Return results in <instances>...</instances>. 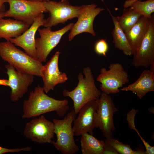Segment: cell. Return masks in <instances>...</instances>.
Returning a JSON list of instances; mask_svg holds the SVG:
<instances>
[{"instance_id":"cell-23","label":"cell","mask_w":154,"mask_h":154,"mask_svg":"<svg viewBox=\"0 0 154 154\" xmlns=\"http://www.w3.org/2000/svg\"><path fill=\"white\" fill-rule=\"evenodd\" d=\"M125 9L121 16L116 17L117 23L125 33L128 32L142 16L130 7Z\"/></svg>"},{"instance_id":"cell-14","label":"cell","mask_w":154,"mask_h":154,"mask_svg":"<svg viewBox=\"0 0 154 154\" xmlns=\"http://www.w3.org/2000/svg\"><path fill=\"white\" fill-rule=\"evenodd\" d=\"M97 100L90 101L80 109L77 117L74 121L72 130L74 136H79L85 133L93 134L96 127Z\"/></svg>"},{"instance_id":"cell-24","label":"cell","mask_w":154,"mask_h":154,"mask_svg":"<svg viewBox=\"0 0 154 154\" xmlns=\"http://www.w3.org/2000/svg\"><path fill=\"white\" fill-rule=\"evenodd\" d=\"M106 139L118 154H136L135 150L132 149L129 145L123 143L113 138Z\"/></svg>"},{"instance_id":"cell-9","label":"cell","mask_w":154,"mask_h":154,"mask_svg":"<svg viewBox=\"0 0 154 154\" xmlns=\"http://www.w3.org/2000/svg\"><path fill=\"white\" fill-rule=\"evenodd\" d=\"M73 25V23H70L56 31H52L50 27L38 29V31L40 37L35 39L37 58L42 63L45 62L50 52L59 43L63 35L71 29Z\"/></svg>"},{"instance_id":"cell-19","label":"cell","mask_w":154,"mask_h":154,"mask_svg":"<svg viewBox=\"0 0 154 154\" xmlns=\"http://www.w3.org/2000/svg\"><path fill=\"white\" fill-rule=\"evenodd\" d=\"M30 25L22 21L10 19H0V38L10 41L21 35Z\"/></svg>"},{"instance_id":"cell-30","label":"cell","mask_w":154,"mask_h":154,"mask_svg":"<svg viewBox=\"0 0 154 154\" xmlns=\"http://www.w3.org/2000/svg\"><path fill=\"white\" fill-rule=\"evenodd\" d=\"M0 85L8 86V80L0 79Z\"/></svg>"},{"instance_id":"cell-12","label":"cell","mask_w":154,"mask_h":154,"mask_svg":"<svg viewBox=\"0 0 154 154\" xmlns=\"http://www.w3.org/2000/svg\"><path fill=\"white\" fill-rule=\"evenodd\" d=\"M77 17L78 20L71 29L68 35L69 41H71L76 36L83 33H88L95 36L93 23L96 17L104 9L97 7L94 3L83 5Z\"/></svg>"},{"instance_id":"cell-1","label":"cell","mask_w":154,"mask_h":154,"mask_svg":"<svg viewBox=\"0 0 154 154\" xmlns=\"http://www.w3.org/2000/svg\"><path fill=\"white\" fill-rule=\"evenodd\" d=\"M68 104L67 100H57L50 97L42 87L38 85L30 92L28 99L23 102L22 118L35 117L52 112L62 117L69 109Z\"/></svg>"},{"instance_id":"cell-7","label":"cell","mask_w":154,"mask_h":154,"mask_svg":"<svg viewBox=\"0 0 154 154\" xmlns=\"http://www.w3.org/2000/svg\"><path fill=\"white\" fill-rule=\"evenodd\" d=\"M44 5L49 14L44 26L50 27L60 24H64L67 21L78 17L82 6L71 5L67 0L57 2L52 0L44 2Z\"/></svg>"},{"instance_id":"cell-29","label":"cell","mask_w":154,"mask_h":154,"mask_svg":"<svg viewBox=\"0 0 154 154\" xmlns=\"http://www.w3.org/2000/svg\"><path fill=\"white\" fill-rule=\"evenodd\" d=\"M7 1V0H0V13L4 12L6 11L5 3Z\"/></svg>"},{"instance_id":"cell-4","label":"cell","mask_w":154,"mask_h":154,"mask_svg":"<svg viewBox=\"0 0 154 154\" xmlns=\"http://www.w3.org/2000/svg\"><path fill=\"white\" fill-rule=\"evenodd\" d=\"M74 109L63 119H53L56 141L51 143L54 147L63 154H74L79 150L74 139L72 123L76 117Z\"/></svg>"},{"instance_id":"cell-26","label":"cell","mask_w":154,"mask_h":154,"mask_svg":"<svg viewBox=\"0 0 154 154\" xmlns=\"http://www.w3.org/2000/svg\"><path fill=\"white\" fill-rule=\"evenodd\" d=\"M137 111V110L132 109L127 113V120L129 128L136 132L138 131L135 126L134 119L135 114Z\"/></svg>"},{"instance_id":"cell-6","label":"cell","mask_w":154,"mask_h":154,"mask_svg":"<svg viewBox=\"0 0 154 154\" xmlns=\"http://www.w3.org/2000/svg\"><path fill=\"white\" fill-rule=\"evenodd\" d=\"M9 9L4 12V17H13L30 25L40 14L46 12L44 2L27 0H7Z\"/></svg>"},{"instance_id":"cell-13","label":"cell","mask_w":154,"mask_h":154,"mask_svg":"<svg viewBox=\"0 0 154 154\" xmlns=\"http://www.w3.org/2000/svg\"><path fill=\"white\" fill-rule=\"evenodd\" d=\"M8 77V86L11 89V100L19 101L27 92L29 87L34 81V76L20 72L8 64L6 65Z\"/></svg>"},{"instance_id":"cell-21","label":"cell","mask_w":154,"mask_h":154,"mask_svg":"<svg viewBox=\"0 0 154 154\" xmlns=\"http://www.w3.org/2000/svg\"><path fill=\"white\" fill-rule=\"evenodd\" d=\"M80 143L82 154H102L105 141L99 140L88 133L81 135Z\"/></svg>"},{"instance_id":"cell-3","label":"cell","mask_w":154,"mask_h":154,"mask_svg":"<svg viewBox=\"0 0 154 154\" xmlns=\"http://www.w3.org/2000/svg\"><path fill=\"white\" fill-rule=\"evenodd\" d=\"M83 74L80 72L78 76V82L73 90H63L62 94L68 97L73 101L75 114H78L82 107L88 102L96 100L100 97L101 92L97 88L91 68H83Z\"/></svg>"},{"instance_id":"cell-10","label":"cell","mask_w":154,"mask_h":154,"mask_svg":"<svg viewBox=\"0 0 154 154\" xmlns=\"http://www.w3.org/2000/svg\"><path fill=\"white\" fill-rule=\"evenodd\" d=\"M23 133L26 137L33 142L51 143L55 134L54 124L42 115L27 123Z\"/></svg>"},{"instance_id":"cell-8","label":"cell","mask_w":154,"mask_h":154,"mask_svg":"<svg viewBox=\"0 0 154 154\" xmlns=\"http://www.w3.org/2000/svg\"><path fill=\"white\" fill-rule=\"evenodd\" d=\"M96 127L101 130L103 135L107 139L112 138L115 129L114 120V114L118 111L111 96L102 92L97 100Z\"/></svg>"},{"instance_id":"cell-22","label":"cell","mask_w":154,"mask_h":154,"mask_svg":"<svg viewBox=\"0 0 154 154\" xmlns=\"http://www.w3.org/2000/svg\"><path fill=\"white\" fill-rule=\"evenodd\" d=\"M123 7L125 8L130 7L135 12L150 19L154 12V0H127L125 1Z\"/></svg>"},{"instance_id":"cell-25","label":"cell","mask_w":154,"mask_h":154,"mask_svg":"<svg viewBox=\"0 0 154 154\" xmlns=\"http://www.w3.org/2000/svg\"><path fill=\"white\" fill-rule=\"evenodd\" d=\"M108 45L106 40L102 39L98 40L94 46L96 53L100 55L106 56V53L108 50Z\"/></svg>"},{"instance_id":"cell-2","label":"cell","mask_w":154,"mask_h":154,"mask_svg":"<svg viewBox=\"0 0 154 154\" xmlns=\"http://www.w3.org/2000/svg\"><path fill=\"white\" fill-rule=\"evenodd\" d=\"M0 56L17 70L41 77L43 66L42 63L16 47L10 41L0 42Z\"/></svg>"},{"instance_id":"cell-32","label":"cell","mask_w":154,"mask_h":154,"mask_svg":"<svg viewBox=\"0 0 154 154\" xmlns=\"http://www.w3.org/2000/svg\"><path fill=\"white\" fill-rule=\"evenodd\" d=\"M4 17V12L0 13V19Z\"/></svg>"},{"instance_id":"cell-16","label":"cell","mask_w":154,"mask_h":154,"mask_svg":"<svg viewBox=\"0 0 154 154\" xmlns=\"http://www.w3.org/2000/svg\"><path fill=\"white\" fill-rule=\"evenodd\" d=\"M44 17L43 13L40 14L26 31L18 37L11 38L9 41L23 48L29 55L37 58L35 34L39 27L44 26L45 23Z\"/></svg>"},{"instance_id":"cell-17","label":"cell","mask_w":154,"mask_h":154,"mask_svg":"<svg viewBox=\"0 0 154 154\" xmlns=\"http://www.w3.org/2000/svg\"><path fill=\"white\" fill-rule=\"evenodd\" d=\"M120 90L131 91L141 99L147 93L154 91V73L149 70H143L136 81Z\"/></svg>"},{"instance_id":"cell-28","label":"cell","mask_w":154,"mask_h":154,"mask_svg":"<svg viewBox=\"0 0 154 154\" xmlns=\"http://www.w3.org/2000/svg\"><path fill=\"white\" fill-rule=\"evenodd\" d=\"M104 141L105 144L102 154H118L106 139Z\"/></svg>"},{"instance_id":"cell-15","label":"cell","mask_w":154,"mask_h":154,"mask_svg":"<svg viewBox=\"0 0 154 154\" xmlns=\"http://www.w3.org/2000/svg\"><path fill=\"white\" fill-rule=\"evenodd\" d=\"M60 52H56L41 70V76L43 82V88L47 94L54 90L55 86L59 84L66 82L68 80L66 74L60 72L58 62Z\"/></svg>"},{"instance_id":"cell-27","label":"cell","mask_w":154,"mask_h":154,"mask_svg":"<svg viewBox=\"0 0 154 154\" xmlns=\"http://www.w3.org/2000/svg\"><path fill=\"white\" fill-rule=\"evenodd\" d=\"M32 148L29 146L21 148L9 149L2 147L0 146V154H3L8 153H19L21 151H29L31 150Z\"/></svg>"},{"instance_id":"cell-31","label":"cell","mask_w":154,"mask_h":154,"mask_svg":"<svg viewBox=\"0 0 154 154\" xmlns=\"http://www.w3.org/2000/svg\"><path fill=\"white\" fill-rule=\"evenodd\" d=\"M28 1H35V2H44L47 1L52 0H27Z\"/></svg>"},{"instance_id":"cell-18","label":"cell","mask_w":154,"mask_h":154,"mask_svg":"<svg viewBox=\"0 0 154 154\" xmlns=\"http://www.w3.org/2000/svg\"><path fill=\"white\" fill-rule=\"evenodd\" d=\"M150 19L141 16L135 25L125 33L133 55L137 51L147 33Z\"/></svg>"},{"instance_id":"cell-5","label":"cell","mask_w":154,"mask_h":154,"mask_svg":"<svg viewBox=\"0 0 154 154\" xmlns=\"http://www.w3.org/2000/svg\"><path fill=\"white\" fill-rule=\"evenodd\" d=\"M108 68V70L101 68L96 80L100 83L102 92L109 95L117 94L120 91L119 88L129 82L128 75L119 63H111Z\"/></svg>"},{"instance_id":"cell-11","label":"cell","mask_w":154,"mask_h":154,"mask_svg":"<svg viewBox=\"0 0 154 154\" xmlns=\"http://www.w3.org/2000/svg\"><path fill=\"white\" fill-rule=\"evenodd\" d=\"M132 65L136 68H147L154 64V16L150 19L147 33L136 54L133 55Z\"/></svg>"},{"instance_id":"cell-20","label":"cell","mask_w":154,"mask_h":154,"mask_svg":"<svg viewBox=\"0 0 154 154\" xmlns=\"http://www.w3.org/2000/svg\"><path fill=\"white\" fill-rule=\"evenodd\" d=\"M107 9L114 25V28L111 34L115 47L122 51L125 55L131 56L132 55L131 48L125 34L119 27L116 17L112 14L110 10Z\"/></svg>"}]
</instances>
